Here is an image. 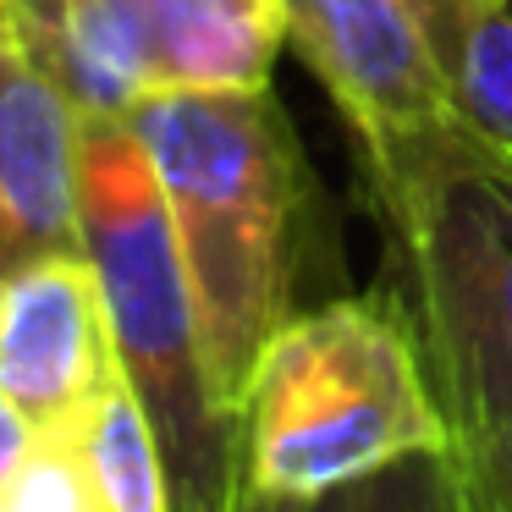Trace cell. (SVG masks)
<instances>
[{
    "instance_id": "cell-17",
    "label": "cell",
    "mask_w": 512,
    "mask_h": 512,
    "mask_svg": "<svg viewBox=\"0 0 512 512\" xmlns=\"http://www.w3.org/2000/svg\"><path fill=\"white\" fill-rule=\"evenodd\" d=\"M17 34V12H12V0H0V45Z\"/></svg>"
},
{
    "instance_id": "cell-8",
    "label": "cell",
    "mask_w": 512,
    "mask_h": 512,
    "mask_svg": "<svg viewBox=\"0 0 512 512\" xmlns=\"http://www.w3.org/2000/svg\"><path fill=\"white\" fill-rule=\"evenodd\" d=\"M155 94L270 89L287 0H144Z\"/></svg>"
},
{
    "instance_id": "cell-9",
    "label": "cell",
    "mask_w": 512,
    "mask_h": 512,
    "mask_svg": "<svg viewBox=\"0 0 512 512\" xmlns=\"http://www.w3.org/2000/svg\"><path fill=\"white\" fill-rule=\"evenodd\" d=\"M463 127L512 160V0H408Z\"/></svg>"
},
{
    "instance_id": "cell-15",
    "label": "cell",
    "mask_w": 512,
    "mask_h": 512,
    "mask_svg": "<svg viewBox=\"0 0 512 512\" xmlns=\"http://www.w3.org/2000/svg\"><path fill=\"white\" fill-rule=\"evenodd\" d=\"M39 441H45V435H39V424L28 419V413L17 408L6 391H0V501H6V490L17 485V474L28 468V457H34Z\"/></svg>"
},
{
    "instance_id": "cell-2",
    "label": "cell",
    "mask_w": 512,
    "mask_h": 512,
    "mask_svg": "<svg viewBox=\"0 0 512 512\" xmlns=\"http://www.w3.org/2000/svg\"><path fill=\"white\" fill-rule=\"evenodd\" d=\"M78 243L100 281L122 380L160 435L177 512H232L243 485L237 419L210 386L182 248L149 149L127 116H83Z\"/></svg>"
},
{
    "instance_id": "cell-7",
    "label": "cell",
    "mask_w": 512,
    "mask_h": 512,
    "mask_svg": "<svg viewBox=\"0 0 512 512\" xmlns=\"http://www.w3.org/2000/svg\"><path fill=\"white\" fill-rule=\"evenodd\" d=\"M83 116L61 72L12 34L0 45V270L78 243Z\"/></svg>"
},
{
    "instance_id": "cell-14",
    "label": "cell",
    "mask_w": 512,
    "mask_h": 512,
    "mask_svg": "<svg viewBox=\"0 0 512 512\" xmlns=\"http://www.w3.org/2000/svg\"><path fill=\"white\" fill-rule=\"evenodd\" d=\"M0 512H89L72 441H50L45 435L34 446V457H28V468L17 474V485L6 490Z\"/></svg>"
},
{
    "instance_id": "cell-16",
    "label": "cell",
    "mask_w": 512,
    "mask_h": 512,
    "mask_svg": "<svg viewBox=\"0 0 512 512\" xmlns=\"http://www.w3.org/2000/svg\"><path fill=\"white\" fill-rule=\"evenodd\" d=\"M232 512H309V501H287V496H259V490L237 485Z\"/></svg>"
},
{
    "instance_id": "cell-11",
    "label": "cell",
    "mask_w": 512,
    "mask_h": 512,
    "mask_svg": "<svg viewBox=\"0 0 512 512\" xmlns=\"http://www.w3.org/2000/svg\"><path fill=\"white\" fill-rule=\"evenodd\" d=\"M83 474L89 512H177L171 468L144 402L127 380H111L89 419L67 435Z\"/></svg>"
},
{
    "instance_id": "cell-6",
    "label": "cell",
    "mask_w": 512,
    "mask_h": 512,
    "mask_svg": "<svg viewBox=\"0 0 512 512\" xmlns=\"http://www.w3.org/2000/svg\"><path fill=\"white\" fill-rule=\"evenodd\" d=\"M111 380H122V364L83 248L0 270V391L39 435L67 441Z\"/></svg>"
},
{
    "instance_id": "cell-10",
    "label": "cell",
    "mask_w": 512,
    "mask_h": 512,
    "mask_svg": "<svg viewBox=\"0 0 512 512\" xmlns=\"http://www.w3.org/2000/svg\"><path fill=\"white\" fill-rule=\"evenodd\" d=\"M56 72L78 116H133L155 94L144 0H61Z\"/></svg>"
},
{
    "instance_id": "cell-1",
    "label": "cell",
    "mask_w": 512,
    "mask_h": 512,
    "mask_svg": "<svg viewBox=\"0 0 512 512\" xmlns=\"http://www.w3.org/2000/svg\"><path fill=\"white\" fill-rule=\"evenodd\" d=\"M199 309L210 386L237 419L276 325L298 309L314 177L270 89L149 94L133 116Z\"/></svg>"
},
{
    "instance_id": "cell-3",
    "label": "cell",
    "mask_w": 512,
    "mask_h": 512,
    "mask_svg": "<svg viewBox=\"0 0 512 512\" xmlns=\"http://www.w3.org/2000/svg\"><path fill=\"white\" fill-rule=\"evenodd\" d=\"M441 446L446 419L419 336L386 292L292 309L237 408V479L259 496L320 501Z\"/></svg>"
},
{
    "instance_id": "cell-5",
    "label": "cell",
    "mask_w": 512,
    "mask_h": 512,
    "mask_svg": "<svg viewBox=\"0 0 512 512\" xmlns=\"http://www.w3.org/2000/svg\"><path fill=\"white\" fill-rule=\"evenodd\" d=\"M287 45L342 111L364 166L468 133L408 0H287Z\"/></svg>"
},
{
    "instance_id": "cell-13",
    "label": "cell",
    "mask_w": 512,
    "mask_h": 512,
    "mask_svg": "<svg viewBox=\"0 0 512 512\" xmlns=\"http://www.w3.org/2000/svg\"><path fill=\"white\" fill-rule=\"evenodd\" d=\"M468 512H512V413L463 430L441 446Z\"/></svg>"
},
{
    "instance_id": "cell-12",
    "label": "cell",
    "mask_w": 512,
    "mask_h": 512,
    "mask_svg": "<svg viewBox=\"0 0 512 512\" xmlns=\"http://www.w3.org/2000/svg\"><path fill=\"white\" fill-rule=\"evenodd\" d=\"M309 512H468L446 452H413L386 463L331 496L309 501Z\"/></svg>"
},
{
    "instance_id": "cell-4",
    "label": "cell",
    "mask_w": 512,
    "mask_h": 512,
    "mask_svg": "<svg viewBox=\"0 0 512 512\" xmlns=\"http://www.w3.org/2000/svg\"><path fill=\"white\" fill-rule=\"evenodd\" d=\"M364 171L452 441L512 413V160L446 133Z\"/></svg>"
}]
</instances>
